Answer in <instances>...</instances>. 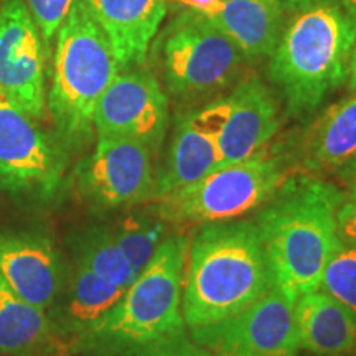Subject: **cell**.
Masks as SVG:
<instances>
[{"label":"cell","instance_id":"1","mask_svg":"<svg viewBox=\"0 0 356 356\" xmlns=\"http://www.w3.org/2000/svg\"><path fill=\"white\" fill-rule=\"evenodd\" d=\"M190 238L170 234L113 310L70 341L71 356H155L186 335L181 309Z\"/></svg>","mask_w":356,"mask_h":356},{"label":"cell","instance_id":"2","mask_svg":"<svg viewBox=\"0 0 356 356\" xmlns=\"http://www.w3.org/2000/svg\"><path fill=\"white\" fill-rule=\"evenodd\" d=\"M343 191L315 177L286 178L257 211L274 287L296 302L318 291L323 269L338 243L335 213Z\"/></svg>","mask_w":356,"mask_h":356},{"label":"cell","instance_id":"3","mask_svg":"<svg viewBox=\"0 0 356 356\" xmlns=\"http://www.w3.org/2000/svg\"><path fill=\"white\" fill-rule=\"evenodd\" d=\"M273 287L274 279L254 221L210 222L190 239L181 299L188 328L228 318Z\"/></svg>","mask_w":356,"mask_h":356},{"label":"cell","instance_id":"4","mask_svg":"<svg viewBox=\"0 0 356 356\" xmlns=\"http://www.w3.org/2000/svg\"><path fill=\"white\" fill-rule=\"evenodd\" d=\"M356 44V20L340 0L302 8L270 53L269 78L292 115L312 114L345 83Z\"/></svg>","mask_w":356,"mask_h":356},{"label":"cell","instance_id":"5","mask_svg":"<svg viewBox=\"0 0 356 356\" xmlns=\"http://www.w3.org/2000/svg\"><path fill=\"white\" fill-rule=\"evenodd\" d=\"M119 70L108 37L83 0H76L56 33L51 88L47 95V109L66 149L91 139L96 106Z\"/></svg>","mask_w":356,"mask_h":356},{"label":"cell","instance_id":"6","mask_svg":"<svg viewBox=\"0 0 356 356\" xmlns=\"http://www.w3.org/2000/svg\"><path fill=\"white\" fill-rule=\"evenodd\" d=\"M286 178L282 162L261 150L160 198L157 213L167 225L181 228L238 220L269 202Z\"/></svg>","mask_w":356,"mask_h":356},{"label":"cell","instance_id":"7","mask_svg":"<svg viewBox=\"0 0 356 356\" xmlns=\"http://www.w3.org/2000/svg\"><path fill=\"white\" fill-rule=\"evenodd\" d=\"M66 163L63 142L0 91V191L19 207H44L60 191Z\"/></svg>","mask_w":356,"mask_h":356},{"label":"cell","instance_id":"8","mask_svg":"<svg viewBox=\"0 0 356 356\" xmlns=\"http://www.w3.org/2000/svg\"><path fill=\"white\" fill-rule=\"evenodd\" d=\"M160 56L167 89L181 99L228 88L246 60L221 30L191 7L163 33Z\"/></svg>","mask_w":356,"mask_h":356},{"label":"cell","instance_id":"9","mask_svg":"<svg viewBox=\"0 0 356 356\" xmlns=\"http://www.w3.org/2000/svg\"><path fill=\"white\" fill-rule=\"evenodd\" d=\"M152 150L136 140L97 137L91 154L73 170L79 202L95 211H113L154 198Z\"/></svg>","mask_w":356,"mask_h":356},{"label":"cell","instance_id":"10","mask_svg":"<svg viewBox=\"0 0 356 356\" xmlns=\"http://www.w3.org/2000/svg\"><path fill=\"white\" fill-rule=\"evenodd\" d=\"M190 330L191 340L213 356H297L300 351L296 302L277 287L228 318Z\"/></svg>","mask_w":356,"mask_h":356},{"label":"cell","instance_id":"11","mask_svg":"<svg viewBox=\"0 0 356 356\" xmlns=\"http://www.w3.org/2000/svg\"><path fill=\"white\" fill-rule=\"evenodd\" d=\"M25 0L0 2V91L33 119L47 114V50Z\"/></svg>","mask_w":356,"mask_h":356},{"label":"cell","instance_id":"12","mask_svg":"<svg viewBox=\"0 0 356 356\" xmlns=\"http://www.w3.org/2000/svg\"><path fill=\"white\" fill-rule=\"evenodd\" d=\"M92 126L97 137L136 140L154 152L168 127L165 92L145 71H119L97 102Z\"/></svg>","mask_w":356,"mask_h":356},{"label":"cell","instance_id":"13","mask_svg":"<svg viewBox=\"0 0 356 356\" xmlns=\"http://www.w3.org/2000/svg\"><path fill=\"white\" fill-rule=\"evenodd\" d=\"M65 273L66 262L47 231L0 229V280L29 304L50 309Z\"/></svg>","mask_w":356,"mask_h":356},{"label":"cell","instance_id":"14","mask_svg":"<svg viewBox=\"0 0 356 356\" xmlns=\"http://www.w3.org/2000/svg\"><path fill=\"white\" fill-rule=\"evenodd\" d=\"M228 99V118L216 137L218 168L259 154L279 131L277 104L259 78L239 81Z\"/></svg>","mask_w":356,"mask_h":356},{"label":"cell","instance_id":"15","mask_svg":"<svg viewBox=\"0 0 356 356\" xmlns=\"http://www.w3.org/2000/svg\"><path fill=\"white\" fill-rule=\"evenodd\" d=\"M168 2V0H167ZM207 17L249 61L270 56L280 37V0H180Z\"/></svg>","mask_w":356,"mask_h":356},{"label":"cell","instance_id":"16","mask_svg":"<svg viewBox=\"0 0 356 356\" xmlns=\"http://www.w3.org/2000/svg\"><path fill=\"white\" fill-rule=\"evenodd\" d=\"M108 37L121 70L139 66L167 13V0H83Z\"/></svg>","mask_w":356,"mask_h":356},{"label":"cell","instance_id":"17","mask_svg":"<svg viewBox=\"0 0 356 356\" xmlns=\"http://www.w3.org/2000/svg\"><path fill=\"white\" fill-rule=\"evenodd\" d=\"M126 289L92 273L73 259L68 266L56 299L47 310L53 333L71 340L99 323L113 310Z\"/></svg>","mask_w":356,"mask_h":356},{"label":"cell","instance_id":"18","mask_svg":"<svg viewBox=\"0 0 356 356\" xmlns=\"http://www.w3.org/2000/svg\"><path fill=\"white\" fill-rule=\"evenodd\" d=\"M300 350L314 356H356V314L315 291L296 300Z\"/></svg>","mask_w":356,"mask_h":356},{"label":"cell","instance_id":"19","mask_svg":"<svg viewBox=\"0 0 356 356\" xmlns=\"http://www.w3.org/2000/svg\"><path fill=\"white\" fill-rule=\"evenodd\" d=\"M356 155V95L337 102L314 122L302 144L307 172L335 173Z\"/></svg>","mask_w":356,"mask_h":356},{"label":"cell","instance_id":"20","mask_svg":"<svg viewBox=\"0 0 356 356\" xmlns=\"http://www.w3.org/2000/svg\"><path fill=\"white\" fill-rule=\"evenodd\" d=\"M216 168V140L186 115L177 129L165 165L155 175L154 198L160 200L173 191L197 184Z\"/></svg>","mask_w":356,"mask_h":356},{"label":"cell","instance_id":"21","mask_svg":"<svg viewBox=\"0 0 356 356\" xmlns=\"http://www.w3.org/2000/svg\"><path fill=\"white\" fill-rule=\"evenodd\" d=\"M51 337L47 310L29 304L0 280V356H37Z\"/></svg>","mask_w":356,"mask_h":356},{"label":"cell","instance_id":"22","mask_svg":"<svg viewBox=\"0 0 356 356\" xmlns=\"http://www.w3.org/2000/svg\"><path fill=\"white\" fill-rule=\"evenodd\" d=\"M73 259L83 262L92 273L127 289L139 274L132 269L124 252L115 243L108 226H88L70 238Z\"/></svg>","mask_w":356,"mask_h":356},{"label":"cell","instance_id":"23","mask_svg":"<svg viewBox=\"0 0 356 356\" xmlns=\"http://www.w3.org/2000/svg\"><path fill=\"white\" fill-rule=\"evenodd\" d=\"M115 243L137 274L149 264L160 244L167 238V222L149 213H129L111 228Z\"/></svg>","mask_w":356,"mask_h":356},{"label":"cell","instance_id":"24","mask_svg":"<svg viewBox=\"0 0 356 356\" xmlns=\"http://www.w3.org/2000/svg\"><path fill=\"white\" fill-rule=\"evenodd\" d=\"M318 291L356 314V244L338 239L323 269Z\"/></svg>","mask_w":356,"mask_h":356},{"label":"cell","instance_id":"25","mask_svg":"<svg viewBox=\"0 0 356 356\" xmlns=\"http://www.w3.org/2000/svg\"><path fill=\"white\" fill-rule=\"evenodd\" d=\"M74 2L76 0H25L47 48H50L53 38L56 37Z\"/></svg>","mask_w":356,"mask_h":356},{"label":"cell","instance_id":"26","mask_svg":"<svg viewBox=\"0 0 356 356\" xmlns=\"http://www.w3.org/2000/svg\"><path fill=\"white\" fill-rule=\"evenodd\" d=\"M335 220L338 238L345 243L356 244V193L343 195V200L337 208Z\"/></svg>","mask_w":356,"mask_h":356},{"label":"cell","instance_id":"27","mask_svg":"<svg viewBox=\"0 0 356 356\" xmlns=\"http://www.w3.org/2000/svg\"><path fill=\"white\" fill-rule=\"evenodd\" d=\"M155 356H213L207 348L198 345L186 335L180 337L178 340L172 341L165 348L160 350Z\"/></svg>","mask_w":356,"mask_h":356},{"label":"cell","instance_id":"28","mask_svg":"<svg viewBox=\"0 0 356 356\" xmlns=\"http://www.w3.org/2000/svg\"><path fill=\"white\" fill-rule=\"evenodd\" d=\"M335 173L338 175V180L341 181V185L346 188V193H356V155L343 163Z\"/></svg>","mask_w":356,"mask_h":356},{"label":"cell","instance_id":"29","mask_svg":"<svg viewBox=\"0 0 356 356\" xmlns=\"http://www.w3.org/2000/svg\"><path fill=\"white\" fill-rule=\"evenodd\" d=\"M346 81H348V89H350L351 95H356V44L353 48V53H351L348 76H346Z\"/></svg>","mask_w":356,"mask_h":356},{"label":"cell","instance_id":"30","mask_svg":"<svg viewBox=\"0 0 356 356\" xmlns=\"http://www.w3.org/2000/svg\"><path fill=\"white\" fill-rule=\"evenodd\" d=\"M280 2L289 8H293V10H302V8L314 6V3L320 2V0H280Z\"/></svg>","mask_w":356,"mask_h":356},{"label":"cell","instance_id":"31","mask_svg":"<svg viewBox=\"0 0 356 356\" xmlns=\"http://www.w3.org/2000/svg\"><path fill=\"white\" fill-rule=\"evenodd\" d=\"M340 3L343 6L346 12L356 20V0H340Z\"/></svg>","mask_w":356,"mask_h":356}]
</instances>
